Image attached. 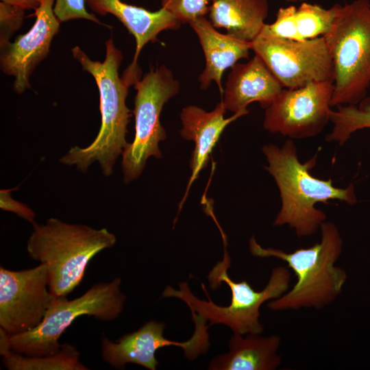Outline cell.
I'll use <instances>...</instances> for the list:
<instances>
[{
  "label": "cell",
  "instance_id": "6da1fadb",
  "mask_svg": "<svg viewBox=\"0 0 370 370\" xmlns=\"http://www.w3.org/2000/svg\"><path fill=\"white\" fill-rule=\"evenodd\" d=\"M71 52L83 70L96 82L101 122L98 134L90 145L71 147L60 162L68 166L75 165L84 173L97 161L103 174L108 177L112 173L117 158L128 145L127 126L132 114L126 106V98L131 84L119 76L123 53L115 47L112 38L106 41V57L103 62L92 60L78 46L72 48Z\"/></svg>",
  "mask_w": 370,
  "mask_h": 370
},
{
  "label": "cell",
  "instance_id": "7a4b0ae2",
  "mask_svg": "<svg viewBox=\"0 0 370 370\" xmlns=\"http://www.w3.org/2000/svg\"><path fill=\"white\" fill-rule=\"evenodd\" d=\"M268 162L264 169L274 178L282 200L274 225H288L299 237L313 235L326 220L325 213L315 208L317 203L337 199L354 205L358 202L352 184L345 188L335 187L331 179L317 178L309 171L317 163V156L302 163L291 139L282 147L272 143L262 148Z\"/></svg>",
  "mask_w": 370,
  "mask_h": 370
},
{
  "label": "cell",
  "instance_id": "3957f363",
  "mask_svg": "<svg viewBox=\"0 0 370 370\" xmlns=\"http://www.w3.org/2000/svg\"><path fill=\"white\" fill-rule=\"evenodd\" d=\"M320 230V242L290 253L262 247L254 236L250 238L249 250L253 256L280 259L287 264L297 278L290 290L268 303L270 309L322 308L332 303L342 292L347 273L335 265L343 249L342 237L336 225L330 221L323 222Z\"/></svg>",
  "mask_w": 370,
  "mask_h": 370
},
{
  "label": "cell",
  "instance_id": "277c9868",
  "mask_svg": "<svg viewBox=\"0 0 370 370\" xmlns=\"http://www.w3.org/2000/svg\"><path fill=\"white\" fill-rule=\"evenodd\" d=\"M27 243L29 256L47 266L49 289L56 297H66L81 283L91 259L116 243L106 228L67 223L56 218L34 223Z\"/></svg>",
  "mask_w": 370,
  "mask_h": 370
},
{
  "label": "cell",
  "instance_id": "5b68a950",
  "mask_svg": "<svg viewBox=\"0 0 370 370\" xmlns=\"http://www.w3.org/2000/svg\"><path fill=\"white\" fill-rule=\"evenodd\" d=\"M230 266V260H223L215 265L208 275L210 287L213 289L223 282L230 287L231 300L227 306L214 304L204 284H201V287L208 301L195 297L186 282H180L178 290L166 286L162 293V297L182 299L191 312L209 321V326L224 324L234 333L260 334L264 329L259 321L260 308L265 301L277 299L288 291L290 271L283 266L273 268L266 286L262 291H257L245 280L240 282H234L227 274Z\"/></svg>",
  "mask_w": 370,
  "mask_h": 370
},
{
  "label": "cell",
  "instance_id": "8992f818",
  "mask_svg": "<svg viewBox=\"0 0 370 370\" xmlns=\"http://www.w3.org/2000/svg\"><path fill=\"white\" fill-rule=\"evenodd\" d=\"M323 37L334 71L331 106L356 105L370 86V1L336 3L334 23Z\"/></svg>",
  "mask_w": 370,
  "mask_h": 370
},
{
  "label": "cell",
  "instance_id": "52a82bcc",
  "mask_svg": "<svg viewBox=\"0 0 370 370\" xmlns=\"http://www.w3.org/2000/svg\"><path fill=\"white\" fill-rule=\"evenodd\" d=\"M120 278L110 282L92 285L85 293L72 300L56 297L42 322L35 328L10 336L11 349L29 356H46L58 352V340L78 317L91 316L108 321L116 319L123 309L125 295L121 291Z\"/></svg>",
  "mask_w": 370,
  "mask_h": 370
},
{
  "label": "cell",
  "instance_id": "ba28073f",
  "mask_svg": "<svg viewBox=\"0 0 370 370\" xmlns=\"http://www.w3.org/2000/svg\"><path fill=\"white\" fill-rule=\"evenodd\" d=\"M135 135L122 153L123 181L128 184L142 173L147 159L162 158L159 143L165 140L166 132L160 116L164 105L179 92L180 84L165 65L151 68L134 84Z\"/></svg>",
  "mask_w": 370,
  "mask_h": 370
},
{
  "label": "cell",
  "instance_id": "9c48e42d",
  "mask_svg": "<svg viewBox=\"0 0 370 370\" xmlns=\"http://www.w3.org/2000/svg\"><path fill=\"white\" fill-rule=\"evenodd\" d=\"M250 46L286 88L334 82L333 62L323 36L298 41L261 32Z\"/></svg>",
  "mask_w": 370,
  "mask_h": 370
},
{
  "label": "cell",
  "instance_id": "30bf717a",
  "mask_svg": "<svg viewBox=\"0 0 370 370\" xmlns=\"http://www.w3.org/2000/svg\"><path fill=\"white\" fill-rule=\"evenodd\" d=\"M333 81L283 88L266 108L263 126L271 133L302 139L320 134L330 121Z\"/></svg>",
  "mask_w": 370,
  "mask_h": 370
},
{
  "label": "cell",
  "instance_id": "8fae6325",
  "mask_svg": "<svg viewBox=\"0 0 370 370\" xmlns=\"http://www.w3.org/2000/svg\"><path fill=\"white\" fill-rule=\"evenodd\" d=\"M57 297L49 289L47 266L21 271L0 267V328L14 335L37 327Z\"/></svg>",
  "mask_w": 370,
  "mask_h": 370
},
{
  "label": "cell",
  "instance_id": "7c38bea8",
  "mask_svg": "<svg viewBox=\"0 0 370 370\" xmlns=\"http://www.w3.org/2000/svg\"><path fill=\"white\" fill-rule=\"evenodd\" d=\"M55 0H44L36 10L32 28L12 42L0 47L2 72L14 77L13 90L22 94L31 88L29 78L36 66L47 58L60 21L53 11Z\"/></svg>",
  "mask_w": 370,
  "mask_h": 370
},
{
  "label": "cell",
  "instance_id": "4fadbf2b",
  "mask_svg": "<svg viewBox=\"0 0 370 370\" xmlns=\"http://www.w3.org/2000/svg\"><path fill=\"white\" fill-rule=\"evenodd\" d=\"M164 323L149 321L136 331L121 336L116 342L107 337L101 341V358L110 366L123 369L127 363H134L150 370H156L158 361L156 352L163 347H180L186 358H197L204 353L206 342L203 336L195 332L185 342L171 341L164 337Z\"/></svg>",
  "mask_w": 370,
  "mask_h": 370
},
{
  "label": "cell",
  "instance_id": "5bb4252c",
  "mask_svg": "<svg viewBox=\"0 0 370 370\" xmlns=\"http://www.w3.org/2000/svg\"><path fill=\"white\" fill-rule=\"evenodd\" d=\"M85 2L94 13L114 15L135 38L134 59L123 75L133 83L140 78L137 60L143 47L149 42H158L157 37L161 32L178 29L181 25L162 8L151 12L121 0H85Z\"/></svg>",
  "mask_w": 370,
  "mask_h": 370
},
{
  "label": "cell",
  "instance_id": "9a60e30c",
  "mask_svg": "<svg viewBox=\"0 0 370 370\" xmlns=\"http://www.w3.org/2000/svg\"><path fill=\"white\" fill-rule=\"evenodd\" d=\"M227 76L223 89V102L226 110L234 113L247 110L257 101L267 108L275 100L283 86L260 56L246 63H236Z\"/></svg>",
  "mask_w": 370,
  "mask_h": 370
},
{
  "label": "cell",
  "instance_id": "2e32d148",
  "mask_svg": "<svg viewBox=\"0 0 370 370\" xmlns=\"http://www.w3.org/2000/svg\"><path fill=\"white\" fill-rule=\"evenodd\" d=\"M226 110L221 101L210 112H206L197 106H188L181 112L182 128L180 133L183 138L193 140L195 143L190 160L191 175L185 197L199 172L207 166L210 154L225 128L249 112L248 110L241 111L225 119L224 114Z\"/></svg>",
  "mask_w": 370,
  "mask_h": 370
},
{
  "label": "cell",
  "instance_id": "e0dca14e",
  "mask_svg": "<svg viewBox=\"0 0 370 370\" xmlns=\"http://www.w3.org/2000/svg\"><path fill=\"white\" fill-rule=\"evenodd\" d=\"M189 25L197 35L205 56L206 66L198 79L200 88L206 90L212 82H214L223 94L221 79L224 71L239 60L248 58L250 42L220 33L205 16L197 18Z\"/></svg>",
  "mask_w": 370,
  "mask_h": 370
},
{
  "label": "cell",
  "instance_id": "ac0fdd59",
  "mask_svg": "<svg viewBox=\"0 0 370 370\" xmlns=\"http://www.w3.org/2000/svg\"><path fill=\"white\" fill-rule=\"evenodd\" d=\"M336 14V3L328 9L306 1L298 7H281L275 21L265 24L261 32L298 41L313 39L323 36L330 30Z\"/></svg>",
  "mask_w": 370,
  "mask_h": 370
},
{
  "label": "cell",
  "instance_id": "d6986e66",
  "mask_svg": "<svg viewBox=\"0 0 370 370\" xmlns=\"http://www.w3.org/2000/svg\"><path fill=\"white\" fill-rule=\"evenodd\" d=\"M281 338L256 334L234 333L229 343L230 352L214 358L209 364L212 370H274L281 363L278 354Z\"/></svg>",
  "mask_w": 370,
  "mask_h": 370
},
{
  "label": "cell",
  "instance_id": "ffe728a7",
  "mask_svg": "<svg viewBox=\"0 0 370 370\" xmlns=\"http://www.w3.org/2000/svg\"><path fill=\"white\" fill-rule=\"evenodd\" d=\"M268 0H212L209 20L215 28L251 42L261 33L269 14Z\"/></svg>",
  "mask_w": 370,
  "mask_h": 370
},
{
  "label": "cell",
  "instance_id": "44dd1931",
  "mask_svg": "<svg viewBox=\"0 0 370 370\" xmlns=\"http://www.w3.org/2000/svg\"><path fill=\"white\" fill-rule=\"evenodd\" d=\"M80 354L74 345L65 343L60 350L46 356H29L13 352H6L3 364L9 370H87L79 360Z\"/></svg>",
  "mask_w": 370,
  "mask_h": 370
},
{
  "label": "cell",
  "instance_id": "7402d4cb",
  "mask_svg": "<svg viewBox=\"0 0 370 370\" xmlns=\"http://www.w3.org/2000/svg\"><path fill=\"white\" fill-rule=\"evenodd\" d=\"M330 121L333 127L325 136L328 142L343 145L355 132L370 128V96H366L356 105H339L332 110Z\"/></svg>",
  "mask_w": 370,
  "mask_h": 370
},
{
  "label": "cell",
  "instance_id": "603a6c76",
  "mask_svg": "<svg viewBox=\"0 0 370 370\" xmlns=\"http://www.w3.org/2000/svg\"><path fill=\"white\" fill-rule=\"evenodd\" d=\"M211 0H160L161 8L180 24L190 23L209 13Z\"/></svg>",
  "mask_w": 370,
  "mask_h": 370
},
{
  "label": "cell",
  "instance_id": "cb8c5ba5",
  "mask_svg": "<svg viewBox=\"0 0 370 370\" xmlns=\"http://www.w3.org/2000/svg\"><path fill=\"white\" fill-rule=\"evenodd\" d=\"M25 10L0 2V47L10 42V38L21 27Z\"/></svg>",
  "mask_w": 370,
  "mask_h": 370
},
{
  "label": "cell",
  "instance_id": "d4e9b609",
  "mask_svg": "<svg viewBox=\"0 0 370 370\" xmlns=\"http://www.w3.org/2000/svg\"><path fill=\"white\" fill-rule=\"evenodd\" d=\"M53 11L60 22L83 18L103 25L95 14L86 10L85 0H55Z\"/></svg>",
  "mask_w": 370,
  "mask_h": 370
},
{
  "label": "cell",
  "instance_id": "484cf974",
  "mask_svg": "<svg viewBox=\"0 0 370 370\" xmlns=\"http://www.w3.org/2000/svg\"><path fill=\"white\" fill-rule=\"evenodd\" d=\"M14 189H18V188L0 190V208L5 211L15 213L28 222L32 224L34 223L35 212L26 204L12 198L10 193Z\"/></svg>",
  "mask_w": 370,
  "mask_h": 370
},
{
  "label": "cell",
  "instance_id": "4316f807",
  "mask_svg": "<svg viewBox=\"0 0 370 370\" xmlns=\"http://www.w3.org/2000/svg\"><path fill=\"white\" fill-rule=\"evenodd\" d=\"M8 4L26 10H37L44 0H1Z\"/></svg>",
  "mask_w": 370,
  "mask_h": 370
},
{
  "label": "cell",
  "instance_id": "83f0119b",
  "mask_svg": "<svg viewBox=\"0 0 370 370\" xmlns=\"http://www.w3.org/2000/svg\"><path fill=\"white\" fill-rule=\"evenodd\" d=\"M287 2H291V3H294V2H304V1H306V0H286Z\"/></svg>",
  "mask_w": 370,
  "mask_h": 370
}]
</instances>
